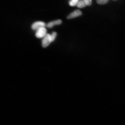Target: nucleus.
<instances>
[{
	"label": "nucleus",
	"mask_w": 125,
	"mask_h": 125,
	"mask_svg": "<svg viewBox=\"0 0 125 125\" xmlns=\"http://www.w3.org/2000/svg\"><path fill=\"white\" fill-rule=\"evenodd\" d=\"M79 0H70L69 1V5L71 7H74L76 6Z\"/></svg>",
	"instance_id": "0eeeda50"
},
{
	"label": "nucleus",
	"mask_w": 125,
	"mask_h": 125,
	"mask_svg": "<svg viewBox=\"0 0 125 125\" xmlns=\"http://www.w3.org/2000/svg\"><path fill=\"white\" fill-rule=\"evenodd\" d=\"M52 42L50 34H47L42 40V46L44 48H46Z\"/></svg>",
	"instance_id": "f03ea898"
},
{
	"label": "nucleus",
	"mask_w": 125,
	"mask_h": 125,
	"mask_svg": "<svg viewBox=\"0 0 125 125\" xmlns=\"http://www.w3.org/2000/svg\"><path fill=\"white\" fill-rule=\"evenodd\" d=\"M62 23V21L61 20H58L48 23L46 25V26L48 28H52L55 26L61 24Z\"/></svg>",
	"instance_id": "39448f33"
},
{
	"label": "nucleus",
	"mask_w": 125,
	"mask_h": 125,
	"mask_svg": "<svg viewBox=\"0 0 125 125\" xmlns=\"http://www.w3.org/2000/svg\"><path fill=\"white\" fill-rule=\"evenodd\" d=\"M46 23L42 21H37L34 22L31 26V28L33 30L36 31L37 30L42 27H45Z\"/></svg>",
	"instance_id": "7ed1b4c3"
},
{
	"label": "nucleus",
	"mask_w": 125,
	"mask_h": 125,
	"mask_svg": "<svg viewBox=\"0 0 125 125\" xmlns=\"http://www.w3.org/2000/svg\"></svg>",
	"instance_id": "9b49d317"
},
{
	"label": "nucleus",
	"mask_w": 125,
	"mask_h": 125,
	"mask_svg": "<svg viewBox=\"0 0 125 125\" xmlns=\"http://www.w3.org/2000/svg\"><path fill=\"white\" fill-rule=\"evenodd\" d=\"M86 6H90L92 3V0H83Z\"/></svg>",
	"instance_id": "9d476101"
},
{
	"label": "nucleus",
	"mask_w": 125,
	"mask_h": 125,
	"mask_svg": "<svg viewBox=\"0 0 125 125\" xmlns=\"http://www.w3.org/2000/svg\"><path fill=\"white\" fill-rule=\"evenodd\" d=\"M47 34V30L46 28L45 27H42L36 31L35 36L37 38H43Z\"/></svg>",
	"instance_id": "f257e3e1"
},
{
	"label": "nucleus",
	"mask_w": 125,
	"mask_h": 125,
	"mask_svg": "<svg viewBox=\"0 0 125 125\" xmlns=\"http://www.w3.org/2000/svg\"><path fill=\"white\" fill-rule=\"evenodd\" d=\"M57 35V33L55 32H53L51 35V39L52 42H54V41L55 40Z\"/></svg>",
	"instance_id": "1a4fd4ad"
},
{
	"label": "nucleus",
	"mask_w": 125,
	"mask_h": 125,
	"mask_svg": "<svg viewBox=\"0 0 125 125\" xmlns=\"http://www.w3.org/2000/svg\"><path fill=\"white\" fill-rule=\"evenodd\" d=\"M82 12L80 10H76L72 12L67 17L68 19H72L76 18L82 15Z\"/></svg>",
	"instance_id": "20e7f679"
},
{
	"label": "nucleus",
	"mask_w": 125,
	"mask_h": 125,
	"mask_svg": "<svg viewBox=\"0 0 125 125\" xmlns=\"http://www.w3.org/2000/svg\"><path fill=\"white\" fill-rule=\"evenodd\" d=\"M86 6L83 0H79L76 5L78 8L80 9L85 7Z\"/></svg>",
	"instance_id": "423d86ee"
},
{
	"label": "nucleus",
	"mask_w": 125,
	"mask_h": 125,
	"mask_svg": "<svg viewBox=\"0 0 125 125\" xmlns=\"http://www.w3.org/2000/svg\"><path fill=\"white\" fill-rule=\"evenodd\" d=\"M109 0H96L97 3L99 4H105L108 2Z\"/></svg>",
	"instance_id": "6e6552de"
}]
</instances>
